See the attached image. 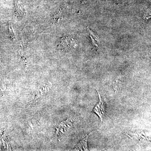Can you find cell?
Returning a JSON list of instances; mask_svg holds the SVG:
<instances>
[{
	"label": "cell",
	"instance_id": "1",
	"mask_svg": "<svg viewBox=\"0 0 151 151\" xmlns=\"http://www.w3.org/2000/svg\"><path fill=\"white\" fill-rule=\"evenodd\" d=\"M97 92L99 95L100 102L95 106V108L93 110V111L99 116L101 122H102L103 117L105 116V106L100 93L98 91H97Z\"/></svg>",
	"mask_w": 151,
	"mask_h": 151
},
{
	"label": "cell",
	"instance_id": "2",
	"mask_svg": "<svg viewBox=\"0 0 151 151\" xmlns=\"http://www.w3.org/2000/svg\"><path fill=\"white\" fill-rule=\"evenodd\" d=\"M75 45V41L68 37H64L62 38L60 42L59 46L63 49H71L74 47Z\"/></svg>",
	"mask_w": 151,
	"mask_h": 151
},
{
	"label": "cell",
	"instance_id": "3",
	"mask_svg": "<svg viewBox=\"0 0 151 151\" xmlns=\"http://www.w3.org/2000/svg\"><path fill=\"white\" fill-rule=\"evenodd\" d=\"M88 136L85 138L83 140L81 141L80 142V145H81V147H82V149H84V150H87V146H86V140H87V138Z\"/></svg>",
	"mask_w": 151,
	"mask_h": 151
}]
</instances>
